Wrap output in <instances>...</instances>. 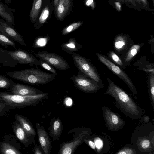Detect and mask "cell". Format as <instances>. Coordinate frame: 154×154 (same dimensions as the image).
<instances>
[{
    "instance_id": "4fadbf2b",
    "label": "cell",
    "mask_w": 154,
    "mask_h": 154,
    "mask_svg": "<svg viewBox=\"0 0 154 154\" xmlns=\"http://www.w3.org/2000/svg\"><path fill=\"white\" fill-rule=\"evenodd\" d=\"M12 94L26 96L35 95L43 93L36 88L23 84L14 83L10 88Z\"/></svg>"
},
{
    "instance_id": "603a6c76",
    "label": "cell",
    "mask_w": 154,
    "mask_h": 154,
    "mask_svg": "<svg viewBox=\"0 0 154 154\" xmlns=\"http://www.w3.org/2000/svg\"><path fill=\"white\" fill-rule=\"evenodd\" d=\"M49 39L50 38L48 36L38 37L35 40L33 47L34 48L44 47L47 44Z\"/></svg>"
},
{
    "instance_id": "2e32d148",
    "label": "cell",
    "mask_w": 154,
    "mask_h": 154,
    "mask_svg": "<svg viewBox=\"0 0 154 154\" xmlns=\"http://www.w3.org/2000/svg\"><path fill=\"white\" fill-rule=\"evenodd\" d=\"M82 47L76 39L73 38H70L68 42L62 44L61 48L63 50L71 55L76 54L75 52Z\"/></svg>"
},
{
    "instance_id": "ba28073f",
    "label": "cell",
    "mask_w": 154,
    "mask_h": 154,
    "mask_svg": "<svg viewBox=\"0 0 154 154\" xmlns=\"http://www.w3.org/2000/svg\"><path fill=\"white\" fill-rule=\"evenodd\" d=\"M34 55L57 69L65 70L70 68L69 63L64 58L55 54L42 51L35 53Z\"/></svg>"
},
{
    "instance_id": "3957f363",
    "label": "cell",
    "mask_w": 154,
    "mask_h": 154,
    "mask_svg": "<svg viewBox=\"0 0 154 154\" xmlns=\"http://www.w3.org/2000/svg\"><path fill=\"white\" fill-rule=\"evenodd\" d=\"M7 75L25 83L32 85H42L54 80L56 75L48 73L38 68H30L8 72Z\"/></svg>"
},
{
    "instance_id": "836d02e7",
    "label": "cell",
    "mask_w": 154,
    "mask_h": 154,
    "mask_svg": "<svg viewBox=\"0 0 154 154\" xmlns=\"http://www.w3.org/2000/svg\"><path fill=\"white\" fill-rule=\"evenodd\" d=\"M126 44V40L123 37L118 36L115 39L114 42V46L118 51L122 49Z\"/></svg>"
},
{
    "instance_id": "8d00e7d4",
    "label": "cell",
    "mask_w": 154,
    "mask_h": 154,
    "mask_svg": "<svg viewBox=\"0 0 154 154\" xmlns=\"http://www.w3.org/2000/svg\"><path fill=\"white\" fill-rule=\"evenodd\" d=\"M5 103L0 102V112L1 111L2 109L5 107Z\"/></svg>"
},
{
    "instance_id": "cb8c5ba5",
    "label": "cell",
    "mask_w": 154,
    "mask_h": 154,
    "mask_svg": "<svg viewBox=\"0 0 154 154\" xmlns=\"http://www.w3.org/2000/svg\"><path fill=\"white\" fill-rule=\"evenodd\" d=\"M0 15L7 21L14 24L13 18L10 14L7 11L5 5L0 2Z\"/></svg>"
},
{
    "instance_id": "44dd1931",
    "label": "cell",
    "mask_w": 154,
    "mask_h": 154,
    "mask_svg": "<svg viewBox=\"0 0 154 154\" xmlns=\"http://www.w3.org/2000/svg\"><path fill=\"white\" fill-rule=\"evenodd\" d=\"M63 126L61 120L57 119L54 120L52 125L51 133L54 139L58 137L61 135Z\"/></svg>"
},
{
    "instance_id": "8fae6325",
    "label": "cell",
    "mask_w": 154,
    "mask_h": 154,
    "mask_svg": "<svg viewBox=\"0 0 154 154\" xmlns=\"http://www.w3.org/2000/svg\"><path fill=\"white\" fill-rule=\"evenodd\" d=\"M92 133L91 129L85 128L81 131L74 140L69 142L63 143L60 148L59 153L73 154L77 148L84 142L85 139L90 136Z\"/></svg>"
},
{
    "instance_id": "e0dca14e",
    "label": "cell",
    "mask_w": 154,
    "mask_h": 154,
    "mask_svg": "<svg viewBox=\"0 0 154 154\" xmlns=\"http://www.w3.org/2000/svg\"><path fill=\"white\" fill-rule=\"evenodd\" d=\"M12 127L14 133L17 139L23 144L26 145L29 142L28 136L20 124L17 122H14Z\"/></svg>"
},
{
    "instance_id": "7a4b0ae2",
    "label": "cell",
    "mask_w": 154,
    "mask_h": 154,
    "mask_svg": "<svg viewBox=\"0 0 154 154\" xmlns=\"http://www.w3.org/2000/svg\"><path fill=\"white\" fill-rule=\"evenodd\" d=\"M130 142L137 153L154 154V126L141 125L133 132Z\"/></svg>"
},
{
    "instance_id": "4dcf8cb0",
    "label": "cell",
    "mask_w": 154,
    "mask_h": 154,
    "mask_svg": "<svg viewBox=\"0 0 154 154\" xmlns=\"http://www.w3.org/2000/svg\"><path fill=\"white\" fill-rule=\"evenodd\" d=\"M50 9L48 5L46 6L42 10L39 18L38 22L42 25L46 21L50 14Z\"/></svg>"
},
{
    "instance_id": "4316f807",
    "label": "cell",
    "mask_w": 154,
    "mask_h": 154,
    "mask_svg": "<svg viewBox=\"0 0 154 154\" xmlns=\"http://www.w3.org/2000/svg\"><path fill=\"white\" fill-rule=\"evenodd\" d=\"M82 24L81 22H79L70 24L63 29L61 32L62 35H65L70 33L79 28Z\"/></svg>"
},
{
    "instance_id": "e575fe53",
    "label": "cell",
    "mask_w": 154,
    "mask_h": 154,
    "mask_svg": "<svg viewBox=\"0 0 154 154\" xmlns=\"http://www.w3.org/2000/svg\"><path fill=\"white\" fill-rule=\"evenodd\" d=\"M109 57L117 64L121 66H122L123 64L121 59L113 51H111L109 53Z\"/></svg>"
},
{
    "instance_id": "9a60e30c",
    "label": "cell",
    "mask_w": 154,
    "mask_h": 154,
    "mask_svg": "<svg viewBox=\"0 0 154 154\" xmlns=\"http://www.w3.org/2000/svg\"><path fill=\"white\" fill-rule=\"evenodd\" d=\"M71 5V0H59L55 5V11L57 17L60 20L63 19Z\"/></svg>"
},
{
    "instance_id": "277c9868",
    "label": "cell",
    "mask_w": 154,
    "mask_h": 154,
    "mask_svg": "<svg viewBox=\"0 0 154 154\" xmlns=\"http://www.w3.org/2000/svg\"><path fill=\"white\" fill-rule=\"evenodd\" d=\"M48 94L43 93L35 95L22 96L0 92V100L6 105L17 108L35 105L47 97Z\"/></svg>"
},
{
    "instance_id": "7c38bea8",
    "label": "cell",
    "mask_w": 154,
    "mask_h": 154,
    "mask_svg": "<svg viewBox=\"0 0 154 154\" xmlns=\"http://www.w3.org/2000/svg\"><path fill=\"white\" fill-rule=\"evenodd\" d=\"M0 34H3L12 41L21 45L26 46V44L22 35L6 23L0 22Z\"/></svg>"
},
{
    "instance_id": "484cf974",
    "label": "cell",
    "mask_w": 154,
    "mask_h": 154,
    "mask_svg": "<svg viewBox=\"0 0 154 154\" xmlns=\"http://www.w3.org/2000/svg\"><path fill=\"white\" fill-rule=\"evenodd\" d=\"M94 139L93 141L91 139L93 142L94 149V150L96 152H97L100 153L101 152V149H103L104 146L103 140L101 137H95L93 138Z\"/></svg>"
},
{
    "instance_id": "f35d334b",
    "label": "cell",
    "mask_w": 154,
    "mask_h": 154,
    "mask_svg": "<svg viewBox=\"0 0 154 154\" xmlns=\"http://www.w3.org/2000/svg\"><path fill=\"white\" fill-rule=\"evenodd\" d=\"M143 120L146 122H148L149 120V118L147 116H145L143 118Z\"/></svg>"
},
{
    "instance_id": "60d3db41",
    "label": "cell",
    "mask_w": 154,
    "mask_h": 154,
    "mask_svg": "<svg viewBox=\"0 0 154 154\" xmlns=\"http://www.w3.org/2000/svg\"><path fill=\"white\" fill-rule=\"evenodd\" d=\"M1 69V66H0V69Z\"/></svg>"
},
{
    "instance_id": "d4e9b609",
    "label": "cell",
    "mask_w": 154,
    "mask_h": 154,
    "mask_svg": "<svg viewBox=\"0 0 154 154\" xmlns=\"http://www.w3.org/2000/svg\"><path fill=\"white\" fill-rule=\"evenodd\" d=\"M0 45L7 48L8 46H12L16 49V44L13 41L6 36L0 34Z\"/></svg>"
},
{
    "instance_id": "9c48e42d",
    "label": "cell",
    "mask_w": 154,
    "mask_h": 154,
    "mask_svg": "<svg viewBox=\"0 0 154 154\" xmlns=\"http://www.w3.org/2000/svg\"><path fill=\"white\" fill-rule=\"evenodd\" d=\"M99 60L123 81L128 86L132 93L137 94V89L128 75L118 66L99 53H96Z\"/></svg>"
},
{
    "instance_id": "83f0119b",
    "label": "cell",
    "mask_w": 154,
    "mask_h": 154,
    "mask_svg": "<svg viewBox=\"0 0 154 154\" xmlns=\"http://www.w3.org/2000/svg\"><path fill=\"white\" fill-rule=\"evenodd\" d=\"M14 83L5 75H0V89L10 88Z\"/></svg>"
},
{
    "instance_id": "ac0fdd59",
    "label": "cell",
    "mask_w": 154,
    "mask_h": 154,
    "mask_svg": "<svg viewBox=\"0 0 154 154\" xmlns=\"http://www.w3.org/2000/svg\"><path fill=\"white\" fill-rule=\"evenodd\" d=\"M15 118L28 136L32 135L35 137L36 133L34 128L25 117L16 114L15 115Z\"/></svg>"
},
{
    "instance_id": "7402d4cb",
    "label": "cell",
    "mask_w": 154,
    "mask_h": 154,
    "mask_svg": "<svg viewBox=\"0 0 154 154\" xmlns=\"http://www.w3.org/2000/svg\"><path fill=\"white\" fill-rule=\"evenodd\" d=\"M0 152L4 154H20L21 153L14 146L6 143L2 142L0 146Z\"/></svg>"
},
{
    "instance_id": "d590c367",
    "label": "cell",
    "mask_w": 154,
    "mask_h": 154,
    "mask_svg": "<svg viewBox=\"0 0 154 154\" xmlns=\"http://www.w3.org/2000/svg\"><path fill=\"white\" fill-rule=\"evenodd\" d=\"M93 2V0H86L85 4L87 6L91 5Z\"/></svg>"
},
{
    "instance_id": "d6a6232c",
    "label": "cell",
    "mask_w": 154,
    "mask_h": 154,
    "mask_svg": "<svg viewBox=\"0 0 154 154\" xmlns=\"http://www.w3.org/2000/svg\"><path fill=\"white\" fill-rule=\"evenodd\" d=\"M39 59V60L40 62L39 65L41 67L51 72L52 73L56 75H57V72L53 66L44 60L41 59Z\"/></svg>"
},
{
    "instance_id": "ffe728a7",
    "label": "cell",
    "mask_w": 154,
    "mask_h": 154,
    "mask_svg": "<svg viewBox=\"0 0 154 154\" xmlns=\"http://www.w3.org/2000/svg\"><path fill=\"white\" fill-rule=\"evenodd\" d=\"M43 0H33L32 8L30 14L31 21L35 23L39 15Z\"/></svg>"
},
{
    "instance_id": "8992f818",
    "label": "cell",
    "mask_w": 154,
    "mask_h": 154,
    "mask_svg": "<svg viewBox=\"0 0 154 154\" xmlns=\"http://www.w3.org/2000/svg\"><path fill=\"white\" fill-rule=\"evenodd\" d=\"M75 66L79 72L97 83L101 82L100 77L89 61L84 57L75 54L72 55Z\"/></svg>"
},
{
    "instance_id": "5bb4252c",
    "label": "cell",
    "mask_w": 154,
    "mask_h": 154,
    "mask_svg": "<svg viewBox=\"0 0 154 154\" xmlns=\"http://www.w3.org/2000/svg\"><path fill=\"white\" fill-rule=\"evenodd\" d=\"M37 133L39 143L44 152L45 154H49L51 149V144L48 134L43 127H41L36 124Z\"/></svg>"
},
{
    "instance_id": "74e56055",
    "label": "cell",
    "mask_w": 154,
    "mask_h": 154,
    "mask_svg": "<svg viewBox=\"0 0 154 154\" xmlns=\"http://www.w3.org/2000/svg\"><path fill=\"white\" fill-rule=\"evenodd\" d=\"M34 153L35 154H42V153L41 152L38 148H37L35 149Z\"/></svg>"
},
{
    "instance_id": "30bf717a",
    "label": "cell",
    "mask_w": 154,
    "mask_h": 154,
    "mask_svg": "<svg viewBox=\"0 0 154 154\" xmlns=\"http://www.w3.org/2000/svg\"><path fill=\"white\" fill-rule=\"evenodd\" d=\"M3 51L16 61L18 64H28L30 66H37L40 62L34 55L24 50L19 48L13 51L5 50Z\"/></svg>"
},
{
    "instance_id": "ab89813d",
    "label": "cell",
    "mask_w": 154,
    "mask_h": 154,
    "mask_svg": "<svg viewBox=\"0 0 154 154\" xmlns=\"http://www.w3.org/2000/svg\"><path fill=\"white\" fill-rule=\"evenodd\" d=\"M59 0H54V3L55 5H56Z\"/></svg>"
},
{
    "instance_id": "6da1fadb",
    "label": "cell",
    "mask_w": 154,
    "mask_h": 154,
    "mask_svg": "<svg viewBox=\"0 0 154 154\" xmlns=\"http://www.w3.org/2000/svg\"><path fill=\"white\" fill-rule=\"evenodd\" d=\"M108 88L104 94L114 98L116 107L126 116L136 120L140 119L143 114L141 108L125 91L107 78Z\"/></svg>"
},
{
    "instance_id": "5b68a950",
    "label": "cell",
    "mask_w": 154,
    "mask_h": 154,
    "mask_svg": "<svg viewBox=\"0 0 154 154\" xmlns=\"http://www.w3.org/2000/svg\"><path fill=\"white\" fill-rule=\"evenodd\" d=\"M69 79L76 88L85 93H94L102 88L98 83L79 72L72 75Z\"/></svg>"
},
{
    "instance_id": "1f68e13d",
    "label": "cell",
    "mask_w": 154,
    "mask_h": 154,
    "mask_svg": "<svg viewBox=\"0 0 154 154\" xmlns=\"http://www.w3.org/2000/svg\"><path fill=\"white\" fill-rule=\"evenodd\" d=\"M140 46L138 45H133L130 48L126 57L125 60L127 61L130 60L135 56L139 50Z\"/></svg>"
},
{
    "instance_id": "d6986e66",
    "label": "cell",
    "mask_w": 154,
    "mask_h": 154,
    "mask_svg": "<svg viewBox=\"0 0 154 154\" xmlns=\"http://www.w3.org/2000/svg\"><path fill=\"white\" fill-rule=\"evenodd\" d=\"M0 63L5 66L11 67H15L18 64L16 61L4 52L1 48H0Z\"/></svg>"
},
{
    "instance_id": "52a82bcc",
    "label": "cell",
    "mask_w": 154,
    "mask_h": 154,
    "mask_svg": "<svg viewBox=\"0 0 154 154\" xmlns=\"http://www.w3.org/2000/svg\"><path fill=\"white\" fill-rule=\"evenodd\" d=\"M106 127L110 131H115L122 128L125 123L120 115L107 106L101 108Z\"/></svg>"
},
{
    "instance_id": "f1b7e54d",
    "label": "cell",
    "mask_w": 154,
    "mask_h": 154,
    "mask_svg": "<svg viewBox=\"0 0 154 154\" xmlns=\"http://www.w3.org/2000/svg\"><path fill=\"white\" fill-rule=\"evenodd\" d=\"M149 94L153 111L154 110V74L151 73L149 79Z\"/></svg>"
},
{
    "instance_id": "f546056e",
    "label": "cell",
    "mask_w": 154,
    "mask_h": 154,
    "mask_svg": "<svg viewBox=\"0 0 154 154\" xmlns=\"http://www.w3.org/2000/svg\"><path fill=\"white\" fill-rule=\"evenodd\" d=\"M137 152L132 145H127L119 150L116 154H137Z\"/></svg>"
}]
</instances>
